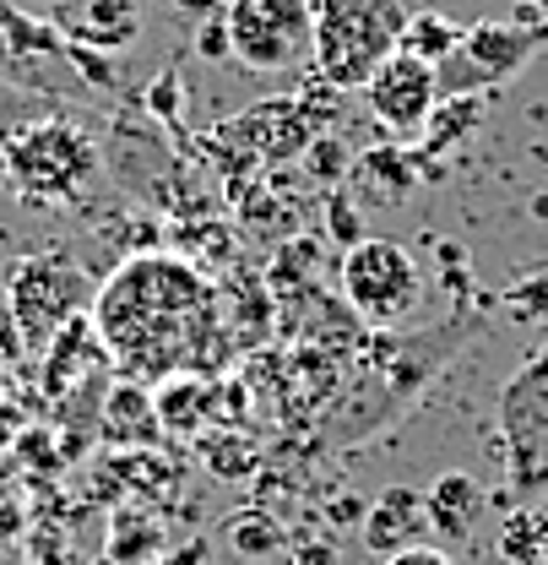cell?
<instances>
[{
    "label": "cell",
    "mask_w": 548,
    "mask_h": 565,
    "mask_svg": "<svg viewBox=\"0 0 548 565\" xmlns=\"http://www.w3.org/2000/svg\"><path fill=\"white\" fill-rule=\"evenodd\" d=\"M483 115H488V98L483 93H440L434 109H429V120H423V131H418V152L423 158H440V152L462 147L483 126Z\"/></svg>",
    "instance_id": "7c38bea8"
},
{
    "label": "cell",
    "mask_w": 548,
    "mask_h": 565,
    "mask_svg": "<svg viewBox=\"0 0 548 565\" xmlns=\"http://www.w3.org/2000/svg\"><path fill=\"white\" fill-rule=\"evenodd\" d=\"M228 550L239 561H267L282 550V527L272 511H234L228 516Z\"/></svg>",
    "instance_id": "ac0fdd59"
},
{
    "label": "cell",
    "mask_w": 548,
    "mask_h": 565,
    "mask_svg": "<svg viewBox=\"0 0 548 565\" xmlns=\"http://www.w3.org/2000/svg\"><path fill=\"white\" fill-rule=\"evenodd\" d=\"M499 555L511 565H544L548 561V516H511L499 533Z\"/></svg>",
    "instance_id": "ffe728a7"
},
{
    "label": "cell",
    "mask_w": 548,
    "mask_h": 565,
    "mask_svg": "<svg viewBox=\"0 0 548 565\" xmlns=\"http://www.w3.org/2000/svg\"><path fill=\"white\" fill-rule=\"evenodd\" d=\"M358 93H364V109L386 126V137L391 141H418L423 120H429V109H434V98H440L434 66L412 61V55H402V50H391L380 66L369 71V82H364Z\"/></svg>",
    "instance_id": "ba28073f"
},
{
    "label": "cell",
    "mask_w": 548,
    "mask_h": 565,
    "mask_svg": "<svg viewBox=\"0 0 548 565\" xmlns=\"http://www.w3.org/2000/svg\"><path fill=\"white\" fill-rule=\"evenodd\" d=\"M22 343H28L22 327H17L11 316H0V364H17V359H22Z\"/></svg>",
    "instance_id": "d4e9b609"
},
{
    "label": "cell",
    "mask_w": 548,
    "mask_h": 565,
    "mask_svg": "<svg viewBox=\"0 0 548 565\" xmlns=\"http://www.w3.org/2000/svg\"><path fill=\"white\" fill-rule=\"evenodd\" d=\"M538 50H544V33L527 22H473V28H462V44L434 66V87L440 93L505 87Z\"/></svg>",
    "instance_id": "8992f818"
},
{
    "label": "cell",
    "mask_w": 548,
    "mask_h": 565,
    "mask_svg": "<svg viewBox=\"0 0 548 565\" xmlns=\"http://www.w3.org/2000/svg\"><path fill=\"white\" fill-rule=\"evenodd\" d=\"M479 511H483V484L473 473H462V468L440 473V479L423 490V516H429V527H434L440 539H451V544H462V539L473 533Z\"/></svg>",
    "instance_id": "8fae6325"
},
{
    "label": "cell",
    "mask_w": 548,
    "mask_h": 565,
    "mask_svg": "<svg viewBox=\"0 0 548 565\" xmlns=\"http://www.w3.org/2000/svg\"><path fill=\"white\" fill-rule=\"evenodd\" d=\"M196 55H202V61H234L223 11H217V17H206V22H196Z\"/></svg>",
    "instance_id": "603a6c76"
},
{
    "label": "cell",
    "mask_w": 548,
    "mask_h": 565,
    "mask_svg": "<svg viewBox=\"0 0 548 565\" xmlns=\"http://www.w3.org/2000/svg\"><path fill=\"white\" fill-rule=\"evenodd\" d=\"M212 288L191 262L137 256L98 294V332L109 353L137 375H169L202 338Z\"/></svg>",
    "instance_id": "6da1fadb"
},
{
    "label": "cell",
    "mask_w": 548,
    "mask_h": 565,
    "mask_svg": "<svg viewBox=\"0 0 548 565\" xmlns=\"http://www.w3.org/2000/svg\"><path fill=\"white\" fill-rule=\"evenodd\" d=\"M206 403H212V392H206V381H196V375H169L163 392L152 397L158 424H163V429H180V435H196V429H202Z\"/></svg>",
    "instance_id": "2e32d148"
},
{
    "label": "cell",
    "mask_w": 548,
    "mask_h": 565,
    "mask_svg": "<svg viewBox=\"0 0 548 565\" xmlns=\"http://www.w3.org/2000/svg\"><path fill=\"white\" fill-rule=\"evenodd\" d=\"M364 550L369 555H397V550H412V544H423V533H429V516H423V494L408 490V484H397V490H386L375 505H364Z\"/></svg>",
    "instance_id": "9c48e42d"
},
{
    "label": "cell",
    "mask_w": 548,
    "mask_h": 565,
    "mask_svg": "<svg viewBox=\"0 0 548 565\" xmlns=\"http://www.w3.org/2000/svg\"><path fill=\"white\" fill-rule=\"evenodd\" d=\"M288 565H337V550L332 544H299V550H288Z\"/></svg>",
    "instance_id": "484cf974"
},
{
    "label": "cell",
    "mask_w": 548,
    "mask_h": 565,
    "mask_svg": "<svg viewBox=\"0 0 548 565\" xmlns=\"http://www.w3.org/2000/svg\"><path fill=\"white\" fill-rule=\"evenodd\" d=\"M456 44H462V22H451L440 11H408L402 39H397V50L412 55V61H423V66H440Z\"/></svg>",
    "instance_id": "9a60e30c"
},
{
    "label": "cell",
    "mask_w": 548,
    "mask_h": 565,
    "mask_svg": "<svg viewBox=\"0 0 548 565\" xmlns=\"http://www.w3.org/2000/svg\"><path fill=\"white\" fill-rule=\"evenodd\" d=\"M326 228H332V239H337L343 250L364 239V217H358V207L347 202L343 191H332V196H326Z\"/></svg>",
    "instance_id": "7402d4cb"
},
{
    "label": "cell",
    "mask_w": 548,
    "mask_h": 565,
    "mask_svg": "<svg viewBox=\"0 0 548 565\" xmlns=\"http://www.w3.org/2000/svg\"><path fill=\"white\" fill-rule=\"evenodd\" d=\"M137 33V0H87L82 17H66V39L71 44H93V50H126Z\"/></svg>",
    "instance_id": "4fadbf2b"
},
{
    "label": "cell",
    "mask_w": 548,
    "mask_h": 565,
    "mask_svg": "<svg viewBox=\"0 0 548 565\" xmlns=\"http://www.w3.org/2000/svg\"><path fill=\"white\" fill-rule=\"evenodd\" d=\"M423 169H429V158L408 152L402 141H380V147H369V152L353 158V180L369 196H380V202H408L412 191H418V180H429Z\"/></svg>",
    "instance_id": "30bf717a"
},
{
    "label": "cell",
    "mask_w": 548,
    "mask_h": 565,
    "mask_svg": "<svg viewBox=\"0 0 548 565\" xmlns=\"http://www.w3.org/2000/svg\"><path fill=\"white\" fill-rule=\"evenodd\" d=\"M228 50L245 71L282 76L310 66L315 50V6L310 0H228Z\"/></svg>",
    "instance_id": "277c9868"
},
{
    "label": "cell",
    "mask_w": 548,
    "mask_h": 565,
    "mask_svg": "<svg viewBox=\"0 0 548 565\" xmlns=\"http://www.w3.org/2000/svg\"><path fill=\"white\" fill-rule=\"evenodd\" d=\"M533 6H544V11H548V0H533Z\"/></svg>",
    "instance_id": "f1b7e54d"
},
{
    "label": "cell",
    "mask_w": 548,
    "mask_h": 565,
    "mask_svg": "<svg viewBox=\"0 0 548 565\" xmlns=\"http://www.w3.org/2000/svg\"><path fill=\"white\" fill-rule=\"evenodd\" d=\"M315 6V76L337 93H358L380 66L408 22L402 0H310Z\"/></svg>",
    "instance_id": "3957f363"
},
{
    "label": "cell",
    "mask_w": 548,
    "mask_h": 565,
    "mask_svg": "<svg viewBox=\"0 0 548 565\" xmlns=\"http://www.w3.org/2000/svg\"><path fill=\"white\" fill-rule=\"evenodd\" d=\"M343 294H347V310L369 327H397L408 321L412 305L423 299V273L412 262L408 245L397 239H358L343 250Z\"/></svg>",
    "instance_id": "5b68a950"
},
{
    "label": "cell",
    "mask_w": 548,
    "mask_h": 565,
    "mask_svg": "<svg viewBox=\"0 0 548 565\" xmlns=\"http://www.w3.org/2000/svg\"><path fill=\"white\" fill-rule=\"evenodd\" d=\"M147 109H152L163 126H180V120H185V82H180V71H163V76L147 87Z\"/></svg>",
    "instance_id": "44dd1931"
},
{
    "label": "cell",
    "mask_w": 548,
    "mask_h": 565,
    "mask_svg": "<svg viewBox=\"0 0 548 565\" xmlns=\"http://www.w3.org/2000/svg\"><path fill=\"white\" fill-rule=\"evenodd\" d=\"M386 565H456L445 550H434V544H412V550H397V555H386Z\"/></svg>",
    "instance_id": "cb8c5ba5"
},
{
    "label": "cell",
    "mask_w": 548,
    "mask_h": 565,
    "mask_svg": "<svg viewBox=\"0 0 548 565\" xmlns=\"http://www.w3.org/2000/svg\"><path fill=\"white\" fill-rule=\"evenodd\" d=\"M299 163H304L310 180H321V185H343L347 174H353V147H347L343 137H332V131H321V137L304 141Z\"/></svg>",
    "instance_id": "d6986e66"
},
{
    "label": "cell",
    "mask_w": 548,
    "mask_h": 565,
    "mask_svg": "<svg viewBox=\"0 0 548 565\" xmlns=\"http://www.w3.org/2000/svg\"><path fill=\"white\" fill-rule=\"evenodd\" d=\"M28 6H55V0H28Z\"/></svg>",
    "instance_id": "83f0119b"
},
{
    "label": "cell",
    "mask_w": 548,
    "mask_h": 565,
    "mask_svg": "<svg viewBox=\"0 0 548 565\" xmlns=\"http://www.w3.org/2000/svg\"><path fill=\"white\" fill-rule=\"evenodd\" d=\"M158 408H152V397L141 392V386H115V397H109V408H104V435L109 440H120V446H152L158 440Z\"/></svg>",
    "instance_id": "5bb4252c"
},
{
    "label": "cell",
    "mask_w": 548,
    "mask_h": 565,
    "mask_svg": "<svg viewBox=\"0 0 548 565\" xmlns=\"http://www.w3.org/2000/svg\"><path fill=\"white\" fill-rule=\"evenodd\" d=\"M163 555V527L147 511H120L109 522V565H152Z\"/></svg>",
    "instance_id": "e0dca14e"
},
{
    "label": "cell",
    "mask_w": 548,
    "mask_h": 565,
    "mask_svg": "<svg viewBox=\"0 0 548 565\" xmlns=\"http://www.w3.org/2000/svg\"><path fill=\"white\" fill-rule=\"evenodd\" d=\"M82 305H93V282L82 278L71 262L28 256L11 273V321L22 327L28 343H50L66 321L82 316Z\"/></svg>",
    "instance_id": "52a82bcc"
},
{
    "label": "cell",
    "mask_w": 548,
    "mask_h": 565,
    "mask_svg": "<svg viewBox=\"0 0 548 565\" xmlns=\"http://www.w3.org/2000/svg\"><path fill=\"white\" fill-rule=\"evenodd\" d=\"M0 169H6V185L28 207H66V202L87 196V185L98 174V147H93V137L82 126L33 120V126L6 137Z\"/></svg>",
    "instance_id": "7a4b0ae2"
},
{
    "label": "cell",
    "mask_w": 548,
    "mask_h": 565,
    "mask_svg": "<svg viewBox=\"0 0 548 565\" xmlns=\"http://www.w3.org/2000/svg\"><path fill=\"white\" fill-rule=\"evenodd\" d=\"M228 0H169V11L174 17H191V22H206V17H217Z\"/></svg>",
    "instance_id": "4316f807"
}]
</instances>
